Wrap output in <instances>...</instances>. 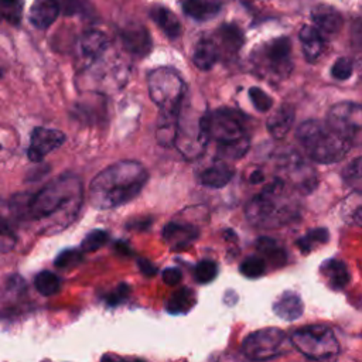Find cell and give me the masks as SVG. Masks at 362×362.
I'll list each match as a JSON object with an SVG mask.
<instances>
[{"label": "cell", "instance_id": "obj_10", "mask_svg": "<svg viewBox=\"0 0 362 362\" xmlns=\"http://www.w3.org/2000/svg\"><path fill=\"white\" fill-rule=\"evenodd\" d=\"M257 65L273 78L283 79L288 76L293 68L290 38L279 37L266 42L259 52Z\"/></svg>", "mask_w": 362, "mask_h": 362}, {"label": "cell", "instance_id": "obj_34", "mask_svg": "<svg viewBox=\"0 0 362 362\" xmlns=\"http://www.w3.org/2000/svg\"><path fill=\"white\" fill-rule=\"evenodd\" d=\"M344 182L352 189L362 192V156L351 160L342 171Z\"/></svg>", "mask_w": 362, "mask_h": 362}, {"label": "cell", "instance_id": "obj_17", "mask_svg": "<svg viewBox=\"0 0 362 362\" xmlns=\"http://www.w3.org/2000/svg\"><path fill=\"white\" fill-rule=\"evenodd\" d=\"M311 18L314 21V27L322 35H332L337 34L342 24V16L338 10L327 4H318L311 10Z\"/></svg>", "mask_w": 362, "mask_h": 362}, {"label": "cell", "instance_id": "obj_1", "mask_svg": "<svg viewBox=\"0 0 362 362\" xmlns=\"http://www.w3.org/2000/svg\"><path fill=\"white\" fill-rule=\"evenodd\" d=\"M83 204V187L78 175L64 173L33 195L13 198L14 216L38 235H55L74 223Z\"/></svg>", "mask_w": 362, "mask_h": 362}, {"label": "cell", "instance_id": "obj_40", "mask_svg": "<svg viewBox=\"0 0 362 362\" xmlns=\"http://www.w3.org/2000/svg\"><path fill=\"white\" fill-rule=\"evenodd\" d=\"M218 276V264L214 260H201L195 267V279L201 284L211 283Z\"/></svg>", "mask_w": 362, "mask_h": 362}, {"label": "cell", "instance_id": "obj_11", "mask_svg": "<svg viewBox=\"0 0 362 362\" xmlns=\"http://www.w3.org/2000/svg\"><path fill=\"white\" fill-rule=\"evenodd\" d=\"M327 123L354 144L362 134V105L352 102L334 105L328 112Z\"/></svg>", "mask_w": 362, "mask_h": 362}, {"label": "cell", "instance_id": "obj_28", "mask_svg": "<svg viewBox=\"0 0 362 362\" xmlns=\"http://www.w3.org/2000/svg\"><path fill=\"white\" fill-rule=\"evenodd\" d=\"M195 301H197V297H195L194 290H191L188 287H182V288L174 291L173 296L167 300L165 310L174 315L185 314L187 311H189L194 307Z\"/></svg>", "mask_w": 362, "mask_h": 362}, {"label": "cell", "instance_id": "obj_48", "mask_svg": "<svg viewBox=\"0 0 362 362\" xmlns=\"http://www.w3.org/2000/svg\"><path fill=\"white\" fill-rule=\"evenodd\" d=\"M0 150H1V144H0Z\"/></svg>", "mask_w": 362, "mask_h": 362}, {"label": "cell", "instance_id": "obj_36", "mask_svg": "<svg viewBox=\"0 0 362 362\" xmlns=\"http://www.w3.org/2000/svg\"><path fill=\"white\" fill-rule=\"evenodd\" d=\"M109 240V233L103 229H92L88 232L81 243V250L85 252H95L105 246Z\"/></svg>", "mask_w": 362, "mask_h": 362}, {"label": "cell", "instance_id": "obj_30", "mask_svg": "<svg viewBox=\"0 0 362 362\" xmlns=\"http://www.w3.org/2000/svg\"><path fill=\"white\" fill-rule=\"evenodd\" d=\"M256 247L262 253V257L266 262H272L274 266H280L286 262V253L274 239L263 236L256 242Z\"/></svg>", "mask_w": 362, "mask_h": 362}, {"label": "cell", "instance_id": "obj_27", "mask_svg": "<svg viewBox=\"0 0 362 362\" xmlns=\"http://www.w3.org/2000/svg\"><path fill=\"white\" fill-rule=\"evenodd\" d=\"M216 38L219 40L222 49H225V52H228L229 55L236 54L245 42L242 30L236 24H230V23L222 24L216 30Z\"/></svg>", "mask_w": 362, "mask_h": 362}, {"label": "cell", "instance_id": "obj_6", "mask_svg": "<svg viewBox=\"0 0 362 362\" xmlns=\"http://www.w3.org/2000/svg\"><path fill=\"white\" fill-rule=\"evenodd\" d=\"M209 141L208 113L181 103L174 146L187 160L198 158Z\"/></svg>", "mask_w": 362, "mask_h": 362}, {"label": "cell", "instance_id": "obj_33", "mask_svg": "<svg viewBox=\"0 0 362 362\" xmlns=\"http://www.w3.org/2000/svg\"><path fill=\"white\" fill-rule=\"evenodd\" d=\"M59 6V13L66 17L82 16L92 17L95 8L89 0H57Z\"/></svg>", "mask_w": 362, "mask_h": 362}, {"label": "cell", "instance_id": "obj_14", "mask_svg": "<svg viewBox=\"0 0 362 362\" xmlns=\"http://www.w3.org/2000/svg\"><path fill=\"white\" fill-rule=\"evenodd\" d=\"M110 49V40L99 30H88L81 34L76 42V57L81 69L99 59Z\"/></svg>", "mask_w": 362, "mask_h": 362}, {"label": "cell", "instance_id": "obj_19", "mask_svg": "<svg viewBox=\"0 0 362 362\" xmlns=\"http://www.w3.org/2000/svg\"><path fill=\"white\" fill-rule=\"evenodd\" d=\"M232 177H233V167H230L225 161H215L211 165L201 170L198 174L199 184L214 189L225 187L232 180Z\"/></svg>", "mask_w": 362, "mask_h": 362}, {"label": "cell", "instance_id": "obj_29", "mask_svg": "<svg viewBox=\"0 0 362 362\" xmlns=\"http://www.w3.org/2000/svg\"><path fill=\"white\" fill-rule=\"evenodd\" d=\"M341 215L348 223L362 228V192L354 191L344 199Z\"/></svg>", "mask_w": 362, "mask_h": 362}, {"label": "cell", "instance_id": "obj_38", "mask_svg": "<svg viewBox=\"0 0 362 362\" xmlns=\"http://www.w3.org/2000/svg\"><path fill=\"white\" fill-rule=\"evenodd\" d=\"M16 243H17V235L11 223L8 222V219L0 215V252L7 253L13 250Z\"/></svg>", "mask_w": 362, "mask_h": 362}, {"label": "cell", "instance_id": "obj_47", "mask_svg": "<svg viewBox=\"0 0 362 362\" xmlns=\"http://www.w3.org/2000/svg\"><path fill=\"white\" fill-rule=\"evenodd\" d=\"M116 247H117V250H120L122 253H127V255L130 253L129 246H127L126 243H122V242H120V243H117V245H116Z\"/></svg>", "mask_w": 362, "mask_h": 362}, {"label": "cell", "instance_id": "obj_32", "mask_svg": "<svg viewBox=\"0 0 362 362\" xmlns=\"http://www.w3.org/2000/svg\"><path fill=\"white\" fill-rule=\"evenodd\" d=\"M329 239V233L325 228H315L308 230L297 240V246L303 253H310L320 245H325Z\"/></svg>", "mask_w": 362, "mask_h": 362}, {"label": "cell", "instance_id": "obj_9", "mask_svg": "<svg viewBox=\"0 0 362 362\" xmlns=\"http://www.w3.org/2000/svg\"><path fill=\"white\" fill-rule=\"evenodd\" d=\"M293 348L290 337L279 328H262L247 335L242 344V352L252 361H267L286 355Z\"/></svg>", "mask_w": 362, "mask_h": 362}, {"label": "cell", "instance_id": "obj_35", "mask_svg": "<svg viewBox=\"0 0 362 362\" xmlns=\"http://www.w3.org/2000/svg\"><path fill=\"white\" fill-rule=\"evenodd\" d=\"M25 0H0V20L18 25L23 17Z\"/></svg>", "mask_w": 362, "mask_h": 362}, {"label": "cell", "instance_id": "obj_15", "mask_svg": "<svg viewBox=\"0 0 362 362\" xmlns=\"http://www.w3.org/2000/svg\"><path fill=\"white\" fill-rule=\"evenodd\" d=\"M161 235L171 250H185L198 239L199 229L188 222L173 221L164 226Z\"/></svg>", "mask_w": 362, "mask_h": 362}, {"label": "cell", "instance_id": "obj_46", "mask_svg": "<svg viewBox=\"0 0 362 362\" xmlns=\"http://www.w3.org/2000/svg\"><path fill=\"white\" fill-rule=\"evenodd\" d=\"M247 181L252 184H259L264 181V173L260 168H253L250 170L249 175H247Z\"/></svg>", "mask_w": 362, "mask_h": 362}, {"label": "cell", "instance_id": "obj_3", "mask_svg": "<svg viewBox=\"0 0 362 362\" xmlns=\"http://www.w3.org/2000/svg\"><path fill=\"white\" fill-rule=\"evenodd\" d=\"M284 178H274L245 206L246 219L257 228H281L300 219L301 206Z\"/></svg>", "mask_w": 362, "mask_h": 362}, {"label": "cell", "instance_id": "obj_41", "mask_svg": "<svg viewBox=\"0 0 362 362\" xmlns=\"http://www.w3.org/2000/svg\"><path fill=\"white\" fill-rule=\"evenodd\" d=\"M249 98H250L253 106H255L259 112L266 113V112H269V110L272 109V106H273V99H272L264 90H262V89L257 88V86H252V88L249 89Z\"/></svg>", "mask_w": 362, "mask_h": 362}, {"label": "cell", "instance_id": "obj_2", "mask_svg": "<svg viewBox=\"0 0 362 362\" xmlns=\"http://www.w3.org/2000/svg\"><path fill=\"white\" fill-rule=\"evenodd\" d=\"M148 180L146 167L134 160H120L100 173L89 184V202L95 209H113L134 199Z\"/></svg>", "mask_w": 362, "mask_h": 362}, {"label": "cell", "instance_id": "obj_25", "mask_svg": "<svg viewBox=\"0 0 362 362\" xmlns=\"http://www.w3.org/2000/svg\"><path fill=\"white\" fill-rule=\"evenodd\" d=\"M218 58H219V49L214 40L202 38L198 41L192 54V62L198 69L209 71L216 64Z\"/></svg>", "mask_w": 362, "mask_h": 362}, {"label": "cell", "instance_id": "obj_39", "mask_svg": "<svg viewBox=\"0 0 362 362\" xmlns=\"http://www.w3.org/2000/svg\"><path fill=\"white\" fill-rule=\"evenodd\" d=\"M83 257V252L81 249H65L58 253V256L54 260V264L58 269H71L81 263Z\"/></svg>", "mask_w": 362, "mask_h": 362}, {"label": "cell", "instance_id": "obj_42", "mask_svg": "<svg viewBox=\"0 0 362 362\" xmlns=\"http://www.w3.org/2000/svg\"><path fill=\"white\" fill-rule=\"evenodd\" d=\"M352 72H354V64H352V61L349 58H345V57L338 58L334 62L332 68H331V75L337 81H346V79H349Z\"/></svg>", "mask_w": 362, "mask_h": 362}, {"label": "cell", "instance_id": "obj_12", "mask_svg": "<svg viewBox=\"0 0 362 362\" xmlns=\"http://www.w3.org/2000/svg\"><path fill=\"white\" fill-rule=\"evenodd\" d=\"M281 171L286 174V181L298 192L310 194L315 189L318 181L313 167H310L298 154L290 151L280 157Z\"/></svg>", "mask_w": 362, "mask_h": 362}, {"label": "cell", "instance_id": "obj_31", "mask_svg": "<svg viewBox=\"0 0 362 362\" xmlns=\"http://www.w3.org/2000/svg\"><path fill=\"white\" fill-rule=\"evenodd\" d=\"M34 286L40 294L54 296L61 290V279L49 270H42L34 277Z\"/></svg>", "mask_w": 362, "mask_h": 362}, {"label": "cell", "instance_id": "obj_7", "mask_svg": "<svg viewBox=\"0 0 362 362\" xmlns=\"http://www.w3.org/2000/svg\"><path fill=\"white\" fill-rule=\"evenodd\" d=\"M147 88L160 113L178 115L185 96V82L175 69L168 66L153 69L147 76Z\"/></svg>", "mask_w": 362, "mask_h": 362}, {"label": "cell", "instance_id": "obj_8", "mask_svg": "<svg viewBox=\"0 0 362 362\" xmlns=\"http://www.w3.org/2000/svg\"><path fill=\"white\" fill-rule=\"evenodd\" d=\"M293 348L308 359H334L339 352V344L334 331L325 325H310L290 335Z\"/></svg>", "mask_w": 362, "mask_h": 362}, {"label": "cell", "instance_id": "obj_37", "mask_svg": "<svg viewBox=\"0 0 362 362\" xmlns=\"http://www.w3.org/2000/svg\"><path fill=\"white\" fill-rule=\"evenodd\" d=\"M239 270L243 276L249 279H256L264 274L266 260L260 256H247L239 266Z\"/></svg>", "mask_w": 362, "mask_h": 362}, {"label": "cell", "instance_id": "obj_21", "mask_svg": "<svg viewBox=\"0 0 362 362\" xmlns=\"http://www.w3.org/2000/svg\"><path fill=\"white\" fill-rule=\"evenodd\" d=\"M298 38L301 41V48L304 58L308 62H315L321 54L324 52L325 38L314 25H303L298 33Z\"/></svg>", "mask_w": 362, "mask_h": 362}, {"label": "cell", "instance_id": "obj_24", "mask_svg": "<svg viewBox=\"0 0 362 362\" xmlns=\"http://www.w3.org/2000/svg\"><path fill=\"white\" fill-rule=\"evenodd\" d=\"M148 14L170 40H175L181 35V23L178 17L165 6H153Z\"/></svg>", "mask_w": 362, "mask_h": 362}, {"label": "cell", "instance_id": "obj_23", "mask_svg": "<svg viewBox=\"0 0 362 362\" xmlns=\"http://www.w3.org/2000/svg\"><path fill=\"white\" fill-rule=\"evenodd\" d=\"M181 7L188 17L197 21H206L221 11L222 0H182Z\"/></svg>", "mask_w": 362, "mask_h": 362}, {"label": "cell", "instance_id": "obj_45", "mask_svg": "<svg viewBox=\"0 0 362 362\" xmlns=\"http://www.w3.org/2000/svg\"><path fill=\"white\" fill-rule=\"evenodd\" d=\"M139 267H140L141 273L146 274V276H154L156 272H157V267L153 263H150L148 260H146V259H140L139 260Z\"/></svg>", "mask_w": 362, "mask_h": 362}, {"label": "cell", "instance_id": "obj_20", "mask_svg": "<svg viewBox=\"0 0 362 362\" xmlns=\"http://www.w3.org/2000/svg\"><path fill=\"white\" fill-rule=\"evenodd\" d=\"M294 106L284 103L277 107L266 120V127L274 139H283L294 123Z\"/></svg>", "mask_w": 362, "mask_h": 362}, {"label": "cell", "instance_id": "obj_26", "mask_svg": "<svg viewBox=\"0 0 362 362\" xmlns=\"http://www.w3.org/2000/svg\"><path fill=\"white\" fill-rule=\"evenodd\" d=\"M321 273L334 290L344 288L351 280L348 266L338 259H328L321 266Z\"/></svg>", "mask_w": 362, "mask_h": 362}, {"label": "cell", "instance_id": "obj_5", "mask_svg": "<svg viewBox=\"0 0 362 362\" xmlns=\"http://www.w3.org/2000/svg\"><path fill=\"white\" fill-rule=\"evenodd\" d=\"M209 139L215 140L216 151L222 158L238 160L250 146L243 116L229 107H221L208 113Z\"/></svg>", "mask_w": 362, "mask_h": 362}, {"label": "cell", "instance_id": "obj_13", "mask_svg": "<svg viewBox=\"0 0 362 362\" xmlns=\"http://www.w3.org/2000/svg\"><path fill=\"white\" fill-rule=\"evenodd\" d=\"M66 140L64 132L58 129H48L37 126L31 130L30 144L27 150V156L30 161L40 163L42 161L49 153L61 147Z\"/></svg>", "mask_w": 362, "mask_h": 362}, {"label": "cell", "instance_id": "obj_16", "mask_svg": "<svg viewBox=\"0 0 362 362\" xmlns=\"http://www.w3.org/2000/svg\"><path fill=\"white\" fill-rule=\"evenodd\" d=\"M119 38L127 52L136 57H146L150 54L153 41L148 30L141 24H129L119 30Z\"/></svg>", "mask_w": 362, "mask_h": 362}, {"label": "cell", "instance_id": "obj_4", "mask_svg": "<svg viewBox=\"0 0 362 362\" xmlns=\"http://www.w3.org/2000/svg\"><path fill=\"white\" fill-rule=\"evenodd\" d=\"M296 137L307 156L320 164L338 163L346 157L351 143L327 122L305 120L296 130Z\"/></svg>", "mask_w": 362, "mask_h": 362}, {"label": "cell", "instance_id": "obj_43", "mask_svg": "<svg viewBox=\"0 0 362 362\" xmlns=\"http://www.w3.org/2000/svg\"><path fill=\"white\" fill-rule=\"evenodd\" d=\"M129 293H130V287L126 283H122L110 294L106 296V303L109 305H117L127 298Z\"/></svg>", "mask_w": 362, "mask_h": 362}, {"label": "cell", "instance_id": "obj_44", "mask_svg": "<svg viewBox=\"0 0 362 362\" xmlns=\"http://www.w3.org/2000/svg\"><path fill=\"white\" fill-rule=\"evenodd\" d=\"M182 279V274H181V270L177 269V267H167L164 272H163V280L165 284L168 286H175L181 281Z\"/></svg>", "mask_w": 362, "mask_h": 362}, {"label": "cell", "instance_id": "obj_18", "mask_svg": "<svg viewBox=\"0 0 362 362\" xmlns=\"http://www.w3.org/2000/svg\"><path fill=\"white\" fill-rule=\"evenodd\" d=\"M57 0H34L28 10L30 23L38 30L49 28L59 16Z\"/></svg>", "mask_w": 362, "mask_h": 362}, {"label": "cell", "instance_id": "obj_22", "mask_svg": "<svg viewBox=\"0 0 362 362\" xmlns=\"http://www.w3.org/2000/svg\"><path fill=\"white\" fill-rule=\"evenodd\" d=\"M273 311L284 321H296L303 315V300L298 294L293 291H286L274 301Z\"/></svg>", "mask_w": 362, "mask_h": 362}]
</instances>
